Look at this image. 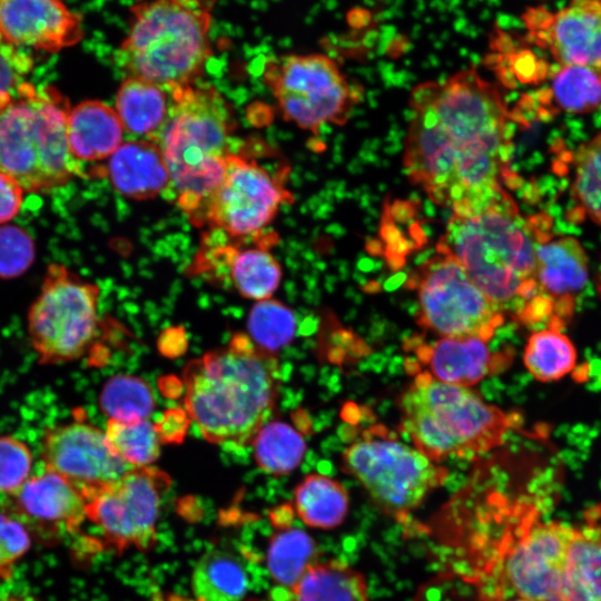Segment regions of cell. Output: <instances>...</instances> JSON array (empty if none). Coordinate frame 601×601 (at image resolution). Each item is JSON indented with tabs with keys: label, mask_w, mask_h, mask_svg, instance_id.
<instances>
[{
	"label": "cell",
	"mask_w": 601,
	"mask_h": 601,
	"mask_svg": "<svg viewBox=\"0 0 601 601\" xmlns=\"http://www.w3.org/2000/svg\"><path fill=\"white\" fill-rule=\"evenodd\" d=\"M404 167L413 184L453 214L475 210L502 190L512 129L494 85L475 69L416 86Z\"/></svg>",
	"instance_id": "1"
},
{
	"label": "cell",
	"mask_w": 601,
	"mask_h": 601,
	"mask_svg": "<svg viewBox=\"0 0 601 601\" xmlns=\"http://www.w3.org/2000/svg\"><path fill=\"white\" fill-rule=\"evenodd\" d=\"M549 220L524 218L503 189L473 211L453 214L436 250L453 256L503 315L548 324L535 282V248L550 235Z\"/></svg>",
	"instance_id": "2"
},
{
	"label": "cell",
	"mask_w": 601,
	"mask_h": 601,
	"mask_svg": "<svg viewBox=\"0 0 601 601\" xmlns=\"http://www.w3.org/2000/svg\"><path fill=\"white\" fill-rule=\"evenodd\" d=\"M184 404L201 435L214 444L246 446L274 412L279 391L276 355L246 334L187 363Z\"/></svg>",
	"instance_id": "3"
},
{
	"label": "cell",
	"mask_w": 601,
	"mask_h": 601,
	"mask_svg": "<svg viewBox=\"0 0 601 601\" xmlns=\"http://www.w3.org/2000/svg\"><path fill=\"white\" fill-rule=\"evenodd\" d=\"M169 93V114L155 142L169 171L167 195L199 226L231 151L233 114L224 96L211 85L197 81Z\"/></svg>",
	"instance_id": "4"
},
{
	"label": "cell",
	"mask_w": 601,
	"mask_h": 601,
	"mask_svg": "<svg viewBox=\"0 0 601 601\" xmlns=\"http://www.w3.org/2000/svg\"><path fill=\"white\" fill-rule=\"evenodd\" d=\"M213 0H142L130 8V23L116 62L128 76L166 90L199 81L213 56Z\"/></svg>",
	"instance_id": "5"
},
{
	"label": "cell",
	"mask_w": 601,
	"mask_h": 601,
	"mask_svg": "<svg viewBox=\"0 0 601 601\" xmlns=\"http://www.w3.org/2000/svg\"><path fill=\"white\" fill-rule=\"evenodd\" d=\"M400 407L403 431L435 463L497 447L510 425L503 411L474 391L436 381L427 372L416 375L401 395Z\"/></svg>",
	"instance_id": "6"
},
{
	"label": "cell",
	"mask_w": 601,
	"mask_h": 601,
	"mask_svg": "<svg viewBox=\"0 0 601 601\" xmlns=\"http://www.w3.org/2000/svg\"><path fill=\"white\" fill-rule=\"evenodd\" d=\"M67 115L58 92L26 82L0 109V171L33 193L80 174L68 148Z\"/></svg>",
	"instance_id": "7"
},
{
	"label": "cell",
	"mask_w": 601,
	"mask_h": 601,
	"mask_svg": "<svg viewBox=\"0 0 601 601\" xmlns=\"http://www.w3.org/2000/svg\"><path fill=\"white\" fill-rule=\"evenodd\" d=\"M99 287L66 266L47 267L40 292L27 314L30 344L43 365L82 357L98 332Z\"/></svg>",
	"instance_id": "8"
},
{
	"label": "cell",
	"mask_w": 601,
	"mask_h": 601,
	"mask_svg": "<svg viewBox=\"0 0 601 601\" xmlns=\"http://www.w3.org/2000/svg\"><path fill=\"white\" fill-rule=\"evenodd\" d=\"M342 470L358 481L383 512L401 521L447 477L443 466L417 449L374 432L346 447Z\"/></svg>",
	"instance_id": "9"
},
{
	"label": "cell",
	"mask_w": 601,
	"mask_h": 601,
	"mask_svg": "<svg viewBox=\"0 0 601 601\" xmlns=\"http://www.w3.org/2000/svg\"><path fill=\"white\" fill-rule=\"evenodd\" d=\"M573 525L541 521L525 510L499 544L493 563L496 601L519 597L534 601H563V577L574 533Z\"/></svg>",
	"instance_id": "10"
},
{
	"label": "cell",
	"mask_w": 601,
	"mask_h": 601,
	"mask_svg": "<svg viewBox=\"0 0 601 601\" xmlns=\"http://www.w3.org/2000/svg\"><path fill=\"white\" fill-rule=\"evenodd\" d=\"M262 78L283 117L314 135L327 124H344L355 102L345 75L324 53L268 58Z\"/></svg>",
	"instance_id": "11"
},
{
	"label": "cell",
	"mask_w": 601,
	"mask_h": 601,
	"mask_svg": "<svg viewBox=\"0 0 601 601\" xmlns=\"http://www.w3.org/2000/svg\"><path fill=\"white\" fill-rule=\"evenodd\" d=\"M290 199L284 184L267 167L249 156L230 151L198 227L206 225L236 242H263L268 236L266 228Z\"/></svg>",
	"instance_id": "12"
},
{
	"label": "cell",
	"mask_w": 601,
	"mask_h": 601,
	"mask_svg": "<svg viewBox=\"0 0 601 601\" xmlns=\"http://www.w3.org/2000/svg\"><path fill=\"white\" fill-rule=\"evenodd\" d=\"M436 252L418 267L414 279L418 324L443 337L477 336L489 341L503 324V313L453 256Z\"/></svg>",
	"instance_id": "13"
},
{
	"label": "cell",
	"mask_w": 601,
	"mask_h": 601,
	"mask_svg": "<svg viewBox=\"0 0 601 601\" xmlns=\"http://www.w3.org/2000/svg\"><path fill=\"white\" fill-rule=\"evenodd\" d=\"M167 473L155 466L132 467L119 480L85 494L87 520L106 544L122 552L150 550L157 541V521Z\"/></svg>",
	"instance_id": "14"
},
{
	"label": "cell",
	"mask_w": 601,
	"mask_h": 601,
	"mask_svg": "<svg viewBox=\"0 0 601 601\" xmlns=\"http://www.w3.org/2000/svg\"><path fill=\"white\" fill-rule=\"evenodd\" d=\"M41 459L46 470L72 482L83 495L132 469L115 453L104 431L81 420L48 428Z\"/></svg>",
	"instance_id": "15"
},
{
	"label": "cell",
	"mask_w": 601,
	"mask_h": 601,
	"mask_svg": "<svg viewBox=\"0 0 601 601\" xmlns=\"http://www.w3.org/2000/svg\"><path fill=\"white\" fill-rule=\"evenodd\" d=\"M10 497L9 514L24 525L31 539L43 544H56L77 534L87 521L82 491L48 470L29 476Z\"/></svg>",
	"instance_id": "16"
},
{
	"label": "cell",
	"mask_w": 601,
	"mask_h": 601,
	"mask_svg": "<svg viewBox=\"0 0 601 601\" xmlns=\"http://www.w3.org/2000/svg\"><path fill=\"white\" fill-rule=\"evenodd\" d=\"M523 21L533 42L561 66L601 69V0H573L554 12L530 8Z\"/></svg>",
	"instance_id": "17"
},
{
	"label": "cell",
	"mask_w": 601,
	"mask_h": 601,
	"mask_svg": "<svg viewBox=\"0 0 601 601\" xmlns=\"http://www.w3.org/2000/svg\"><path fill=\"white\" fill-rule=\"evenodd\" d=\"M269 245V240L253 246L238 245L231 239L224 244L210 242L198 253L195 272L215 280H227L244 298L257 302L272 298L283 269Z\"/></svg>",
	"instance_id": "18"
},
{
	"label": "cell",
	"mask_w": 601,
	"mask_h": 601,
	"mask_svg": "<svg viewBox=\"0 0 601 601\" xmlns=\"http://www.w3.org/2000/svg\"><path fill=\"white\" fill-rule=\"evenodd\" d=\"M535 259L539 296L550 315L548 326L562 329L588 282L585 250L573 237L549 235L538 243Z\"/></svg>",
	"instance_id": "19"
},
{
	"label": "cell",
	"mask_w": 601,
	"mask_h": 601,
	"mask_svg": "<svg viewBox=\"0 0 601 601\" xmlns=\"http://www.w3.org/2000/svg\"><path fill=\"white\" fill-rule=\"evenodd\" d=\"M0 31L22 49L57 52L80 41L79 14L61 0H0Z\"/></svg>",
	"instance_id": "20"
},
{
	"label": "cell",
	"mask_w": 601,
	"mask_h": 601,
	"mask_svg": "<svg viewBox=\"0 0 601 601\" xmlns=\"http://www.w3.org/2000/svg\"><path fill=\"white\" fill-rule=\"evenodd\" d=\"M106 174L118 193L135 200L167 194L170 184L161 150L148 139L124 141L108 158Z\"/></svg>",
	"instance_id": "21"
},
{
	"label": "cell",
	"mask_w": 601,
	"mask_h": 601,
	"mask_svg": "<svg viewBox=\"0 0 601 601\" xmlns=\"http://www.w3.org/2000/svg\"><path fill=\"white\" fill-rule=\"evenodd\" d=\"M417 352L427 373L445 384L472 386L493 370L487 341L477 336L442 337Z\"/></svg>",
	"instance_id": "22"
},
{
	"label": "cell",
	"mask_w": 601,
	"mask_h": 601,
	"mask_svg": "<svg viewBox=\"0 0 601 601\" xmlns=\"http://www.w3.org/2000/svg\"><path fill=\"white\" fill-rule=\"evenodd\" d=\"M124 127L115 108L100 100H86L67 115L70 155L80 161L108 159L124 142Z\"/></svg>",
	"instance_id": "23"
},
{
	"label": "cell",
	"mask_w": 601,
	"mask_h": 601,
	"mask_svg": "<svg viewBox=\"0 0 601 601\" xmlns=\"http://www.w3.org/2000/svg\"><path fill=\"white\" fill-rule=\"evenodd\" d=\"M169 108L168 90L135 76L124 79L115 98V110L124 130L139 139L155 141L166 122Z\"/></svg>",
	"instance_id": "24"
},
{
	"label": "cell",
	"mask_w": 601,
	"mask_h": 601,
	"mask_svg": "<svg viewBox=\"0 0 601 601\" xmlns=\"http://www.w3.org/2000/svg\"><path fill=\"white\" fill-rule=\"evenodd\" d=\"M274 601H370V598L361 572L331 560L314 563L292 588H278Z\"/></svg>",
	"instance_id": "25"
},
{
	"label": "cell",
	"mask_w": 601,
	"mask_h": 601,
	"mask_svg": "<svg viewBox=\"0 0 601 601\" xmlns=\"http://www.w3.org/2000/svg\"><path fill=\"white\" fill-rule=\"evenodd\" d=\"M562 595L563 601H601V523L574 528Z\"/></svg>",
	"instance_id": "26"
},
{
	"label": "cell",
	"mask_w": 601,
	"mask_h": 601,
	"mask_svg": "<svg viewBox=\"0 0 601 601\" xmlns=\"http://www.w3.org/2000/svg\"><path fill=\"white\" fill-rule=\"evenodd\" d=\"M348 505L343 484L323 474L306 475L294 491V510L309 528H337L344 522Z\"/></svg>",
	"instance_id": "27"
},
{
	"label": "cell",
	"mask_w": 601,
	"mask_h": 601,
	"mask_svg": "<svg viewBox=\"0 0 601 601\" xmlns=\"http://www.w3.org/2000/svg\"><path fill=\"white\" fill-rule=\"evenodd\" d=\"M195 601H243L247 578L233 555L213 550L196 563L191 575Z\"/></svg>",
	"instance_id": "28"
},
{
	"label": "cell",
	"mask_w": 601,
	"mask_h": 601,
	"mask_svg": "<svg viewBox=\"0 0 601 601\" xmlns=\"http://www.w3.org/2000/svg\"><path fill=\"white\" fill-rule=\"evenodd\" d=\"M316 562V544L305 531L285 525L272 535L266 563L278 588L289 589L295 585Z\"/></svg>",
	"instance_id": "29"
},
{
	"label": "cell",
	"mask_w": 601,
	"mask_h": 601,
	"mask_svg": "<svg viewBox=\"0 0 601 601\" xmlns=\"http://www.w3.org/2000/svg\"><path fill=\"white\" fill-rule=\"evenodd\" d=\"M250 444L259 469L275 476L293 472L306 452L303 435L280 421L265 423Z\"/></svg>",
	"instance_id": "30"
},
{
	"label": "cell",
	"mask_w": 601,
	"mask_h": 601,
	"mask_svg": "<svg viewBox=\"0 0 601 601\" xmlns=\"http://www.w3.org/2000/svg\"><path fill=\"white\" fill-rule=\"evenodd\" d=\"M523 362L535 380L553 382L564 377L574 368L577 349L562 329L548 326L529 337Z\"/></svg>",
	"instance_id": "31"
},
{
	"label": "cell",
	"mask_w": 601,
	"mask_h": 601,
	"mask_svg": "<svg viewBox=\"0 0 601 601\" xmlns=\"http://www.w3.org/2000/svg\"><path fill=\"white\" fill-rule=\"evenodd\" d=\"M98 403L108 420L135 422L147 420L156 401L149 384L137 376L118 374L102 386Z\"/></svg>",
	"instance_id": "32"
},
{
	"label": "cell",
	"mask_w": 601,
	"mask_h": 601,
	"mask_svg": "<svg viewBox=\"0 0 601 601\" xmlns=\"http://www.w3.org/2000/svg\"><path fill=\"white\" fill-rule=\"evenodd\" d=\"M550 96L565 112L593 111L601 106V69L561 66L552 77Z\"/></svg>",
	"instance_id": "33"
},
{
	"label": "cell",
	"mask_w": 601,
	"mask_h": 601,
	"mask_svg": "<svg viewBox=\"0 0 601 601\" xmlns=\"http://www.w3.org/2000/svg\"><path fill=\"white\" fill-rule=\"evenodd\" d=\"M572 199L575 217L601 226V131L574 155Z\"/></svg>",
	"instance_id": "34"
},
{
	"label": "cell",
	"mask_w": 601,
	"mask_h": 601,
	"mask_svg": "<svg viewBox=\"0 0 601 601\" xmlns=\"http://www.w3.org/2000/svg\"><path fill=\"white\" fill-rule=\"evenodd\" d=\"M296 316L284 303L267 298L256 302L248 314V337L260 349L276 355L296 334Z\"/></svg>",
	"instance_id": "35"
},
{
	"label": "cell",
	"mask_w": 601,
	"mask_h": 601,
	"mask_svg": "<svg viewBox=\"0 0 601 601\" xmlns=\"http://www.w3.org/2000/svg\"><path fill=\"white\" fill-rule=\"evenodd\" d=\"M105 433L115 453L131 467L149 466L160 454L161 442L155 424L147 420H108Z\"/></svg>",
	"instance_id": "36"
},
{
	"label": "cell",
	"mask_w": 601,
	"mask_h": 601,
	"mask_svg": "<svg viewBox=\"0 0 601 601\" xmlns=\"http://www.w3.org/2000/svg\"><path fill=\"white\" fill-rule=\"evenodd\" d=\"M36 245L30 234L16 225H0V278L12 279L33 264Z\"/></svg>",
	"instance_id": "37"
},
{
	"label": "cell",
	"mask_w": 601,
	"mask_h": 601,
	"mask_svg": "<svg viewBox=\"0 0 601 601\" xmlns=\"http://www.w3.org/2000/svg\"><path fill=\"white\" fill-rule=\"evenodd\" d=\"M30 447L11 435L0 436V493L12 494L30 476L32 467Z\"/></svg>",
	"instance_id": "38"
},
{
	"label": "cell",
	"mask_w": 601,
	"mask_h": 601,
	"mask_svg": "<svg viewBox=\"0 0 601 601\" xmlns=\"http://www.w3.org/2000/svg\"><path fill=\"white\" fill-rule=\"evenodd\" d=\"M33 62L26 49L11 43L0 31V109L27 82Z\"/></svg>",
	"instance_id": "39"
},
{
	"label": "cell",
	"mask_w": 601,
	"mask_h": 601,
	"mask_svg": "<svg viewBox=\"0 0 601 601\" xmlns=\"http://www.w3.org/2000/svg\"><path fill=\"white\" fill-rule=\"evenodd\" d=\"M30 544L31 535L24 525L11 514L0 512V582L12 575Z\"/></svg>",
	"instance_id": "40"
},
{
	"label": "cell",
	"mask_w": 601,
	"mask_h": 601,
	"mask_svg": "<svg viewBox=\"0 0 601 601\" xmlns=\"http://www.w3.org/2000/svg\"><path fill=\"white\" fill-rule=\"evenodd\" d=\"M190 417L181 408L167 410L159 422L155 424L158 437L161 443H179L184 441Z\"/></svg>",
	"instance_id": "41"
},
{
	"label": "cell",
	"mask_w": 601,
	"mask_h": 601,
	"mask_svg": "<svg viewBox=\"0 0 601 601\" xmlns=\"http://www.w3.org/2000/svg\"><path fill=\"white\" fill-rule=\"evenodd\" d=\"M24 189L0 171V225L11 220L20 210Z\"/></svg>",
	"instance_id": "42"
},
{
	"label": "cell",
	"mask_w": 601,
	"mask_h": 601,
	"mask_svg": "<svg viewBox=\"0 0 601 601\" xmlns=\"http://www.w3.org/2000/svg\"><path fill=\"white\" fill-rule=\"evenodd\" d=\"M0 601H35V600L27 597H8Z\"/></svg>",
	"instance_id": "43"
},
{
	"label": "cell",
	"mask_w": 601,
	"mask_h": 601,
	"mask_svg": "<svg viewBox=\"0 0 601 601\" xmlns=\"http://www.w3.org/2000/svg\"><path fill=\"white\" fill-rule=\"evenodd\" d=\"M499 601H534V600L525 599V598H519V597H510V598L501 599Z\"/></svg>",
	"instance_id": "44"
},
{
	"label": "cell",
	"mask_w": 601,
	"mask_h": 601,
	"mask_svg": "<svg viewBox=\"0 0 601 601\" xmlns=\"http://www.w3.org/2000/svg\"><path fill=\"white\" fill-rule=\"evenodd\" d=\"M597 287H598L599 295L601 296V266H600V270L598 275Z\"/></svg>",
	"instance_id": "45"
},
{
	"label": "cell",
	"mask_w": 601,
	"mask_h": 601,
	"mask_svg": "<svg viewBox=\"0 0 601 601\" xmlns=\"http://www.w3.org/2000/svg\"><path fill=\"white\" fill-rule=\"evenodd\" d=\"M156 601H165L164 599H161V597H159Z\"/></svg>",
	"instance_id": "46"
}]
</instances>
